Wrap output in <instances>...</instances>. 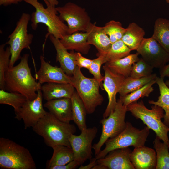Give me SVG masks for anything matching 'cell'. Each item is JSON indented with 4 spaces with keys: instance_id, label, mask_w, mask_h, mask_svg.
I'll list each match as a JSON object with an SVG mask.
<instances>
[{
    "instance_id": "cell-1",
    "label": "cell",
    "mask_w": 169,
    "mask_h": 169,
    "mask_svg": "<svg viewBox=\"0 0 169 169\" xmlns=\"http://www.w3.org/2000/svg\"><path fill=\"white\" fill-rule=\"evenodd\" d=\"M29 54H24L17 65L9 67L5 73V90L19 93L28 100L35 99L42 84L32 75L28 64Z\"/></svg>"
},
{
    "instance_id": "cell-2",
    "label": "cell",
    "mask_w": 169,
    "mask_h": 169,
    "mask_svg": "<svg viewBox=\"0 0 169 169\" xmlns=\"http://www.w3.org/2000/svg\"><path fill=\"white\" fill-rule=\"evenodd\" d=\"M32 128L43 137L45 144L51 147L59 145L71 147L69 138L76 131L74 125L62 122L47 112Z\"/></svg>"
},
{
    "instance_id": "cell-3",
    "label": "cell",
    "mask_w": 169,
    "mask_h": 169,
    "mask_svg": "<svg viewBox=\"0 0 169 169\" xmlns=\"http://www.w3.org/2000/svg\"><path fill=\"white\" fill-rule=\"evenodd\" d=\"M0 167L3 169H35L29 150L8 138H0Z\"/></svg>"
},
{
    "instance_id": "cell-4",
    "label": "cell",
    "mask_w": 169,
    "mask_h": 169,
    "mask_svg": "<svg viewBox=\"0 0 169 169\" xmlns=\"http://www.w3.org/2000/svg\"><path fill=\"white\" fill-rule=\"evenodd\" d=\"M30 4L35 9L31 16V26L33 30L37 29L40 23L44 24L47 27L48 36L51 35L60 39L68 34V27L59 16L55 7L50 5L45 8L38 0H23Z\"/></svg>"
},
{
    "instance_id": "cell-5",
    "label": "cell",
    "mask_w": 169,
    "mask_h": 169,
    "mask_svg": "<svg viewBox=\"0 0 169 169\" xmlns=\"http://www.w3.org/2000/svg\"><path fill=\"white\" fill-rule=\"evenodd\" d=\"M127 107L128 111L136 119L141 120L150 129L153 131L156 136L169 148L168 135L169 127L161 120L165 115L164 111L161 107L153 105L151 106V109H149L144 105L142 100L131 103Z\"/></svg>"
},
{
    "instance_id": "cell-6",
    "label": "cell",
    "mask_w": 169,
    "mask_h": 169,
    "mask_svg": "<svg viewBox=\"0 0 169 169\" xmlns=\"http://www.w3.org/2000/svg\"><path fill=\"white\" fill-rule=\"evenodd\" d=\"M72 84L83 102L87 114L94 113L102 103L104 98L99 92V82L94 78L84 76L78 66L72 76Z\"/></svg>"
},
{
    "instance_id": "cell-7",
    "label": "cell",
    "mask_w": 169,
    "mask_h": 169,
    "mask_svg": "<svg viewBox=\"0 0 169 169\" xmlns=\"http://www.w3.org/2000/svg\"><path fill=\"white\" fill-rule=\"evenodd\" d=\"M150 129L145 126L141 130L134 127L126 122L125 128L116 136L108 139L105 148L95 156L97 159L105 157L110 151L117 149L133 146L134 148L145 145L149 134Z\"/></svg>"
},
{
    "instance_id": "cell-8",
    "label": "cell",
    "mask_w": 169,
    "mask_h": 169,
    "mask_svg": "<svg viewBox=\"0 0 169 169\" xmlns=\"http://www.w3.org/2000/svg\"><path fill=\"white\" fill-rule=\"evenodd\" d=\"M127 111V106L123 104L119 98L114 110L108 117L103 118L100 120V123L102 126L101 134L98 141L92 146L95 156L100 152L108 139L116 136L125 128L126 122L125 119Z\"/></svg>"
},
{
    "instance_id": "cell-9",
    "label": "cell",
    "mask_w": 169,
    "mask_h": 169,
    "mask_svg": "<svg viewBox=\"0 0 169 169\" xmlns=\"http://www.w3.org/2000/svg\"><path fill=\"white\" fill-rule=\"evenodd\" d=\"M31 17L28 13H23L14 29L8 36V40L6 44L9 45L11 53L9 67L14 66L15 62L21 59L22 50L29 48L32 43L33 36L28 33L27 30Z\"/></svg>"
},
{
    "instance_id": "cell-10",
    "label": "cell",
    "mask_w": 169,
    "mask_h": 169,
    "mask_svg": "<svg viewBox=\"0 0 169 169\" xmlns=\"http://www.w3.org/2000/svg\"><path fill=\"white\" fill-rule=\"evenodd\" d=\"M56 8L61 19L67 23L68 34L81 31L86 32L91 23L85 9L74 3L69 2L63 6Z\"/></svg>"
},
{
    "instance_id": "cell-11",
    "label": "cell",
    "mask_w": 169,
    "mask_h": 169,
    "mask_svg": "<svg viewBox=\"0 0 169 169\" xmlns=\"http://www.w3.org/2000/svg\"><path fill=\"white\" fill-rule=\"evenodd\" d=\"M97 132V128L94 126L83 130L79 135L73 134L70 136L69 141L74 160L80 165L92 158V143Z\"/></svg>"
},
{
    "instance_id": "cell-12",
    "label": "cell",
    "mask_w": 169,
    "mask_h": 169,
    "mask_svg": "<svg viewBox=\"0 0 169 169\" xmlns=\"http://www.w3.org/2000/svg\"><path fill=\"white\" fill-rule=\"evenodd\" d=\"M136 51L153 68L160 69L169 61V53L151 37L144 38Z\"/></svg>"
},
{
    "instance_id": "cell-13",
    "label": "cell",
    "mask_w": 169,
    "mask_h": 169,
    "mask_svg": "<svg viewBox=\"0 0 169 169\" xmlns=\"http://www.w3.org/2000/svg\"><path fill=\"white\" fill-rule=\"evenodd\" d=\"M36 98L33 100H27L23 106L15 112V118L23 120L24 129L33 128L46 114L42 103L43 95L40 89L37 92Z\"/></svg>"
},
{
    "instance_id": "cell-14",
    "label": "cell",
    "mask_w": 169,
    "mask_h": 169,
    "mask_svg": "<svg viewBox=\"0 0 169 169\" xmlns=\"http://www.w3.org/2000/svg\"><path fill=\"white\" fill-rule=\"evenodd\" d=\"M105 76L103 86V89L107 92L108 103L103 114V118L108 117L113 111L117 103L116 95L118 93L125 77L115 74L105 65L103 66Z\"/></svg>"
},
{
    "instance_id": "cell-15",
    "label": "cell",
    "mask_w": 169,
    "mask_h": 169,
    "mask_svg": "<svg viewBox=\"0 0 169 169\" xmlns=\"http://www.w3.org/2000/svg\"><path fill=\"white\" fill-rule=\"evenodd\" d=\"M40 66L35 78L41 84L48 83L72 84V77L67 75L60 67L54 66L46 61L44 56L40 57Z\"/></svg>"
},
{
    "instance_id": "cell-16",
    "label": "cell",
    "mask_w": 169,
    "mask_h": 169,
    "mask_svg": "<svg viewBox=\"0 0 169 169\" xmlns=\"http://www.w3.org/2000/svg\"><path fill=\"white\" fill-rule=\"evenodd\" d=\"M131 152L129 147L115 149L104 158L97 159V163L106 169H135L130 158Z\"/></svg>"
},
{
    "instance_id": "cell-17",
    "label": "cell",
    "mask_w": 169,
    "mask_h": 169,
    "mask_svg": "<svg viewBox=\"0 0 169 169\" xmlns=\"http://www.w3.org/2000/svg\"><path fill=\"white\" fill-rule=\"evenodd\" d=\"M49 39L54 45L56 52V61L59 63L60 67L68 76L72 77L77 65L76 64V52H70L62 45L60 40L50 35Z\"/></svg>"
},
{
    "instance_id": "cell-18",
    "label": "cell",
    "mask_w": 169,
    "mask_h": 169,
    "mask_svg": "<svg viewBox=\"0 0 169 169\" xmlns=\"http://www.w3.org/2000/svg\"><path fill=\"white\" fill-rule=\"evenodd\" d=\"M131 162L135 169H155L156 165L155 150L144 146L134 148L130 156Z\"/></svg>"
},
{
    "instance_id": "cell-19",
    "label": "cell",
    "mask_w": 169,
    "mask_h": 169,
    "mask_svg": "<svg viewBox=\"0 0 169 169\" xmlns=\"http://www.w3.org/2000/svg\"><path fill=\"white\" fill-rule=\"evenodd\" d=\"M86 32L88 43L94 46L98 51L97 56H105L110 48L112 43L103 27L98 26L91 23Z\"/></svg>"
},
{
    "instance_id": "cell-20",
    "label": "cell",
    "mask_w": 169,
    "mask_h": 169,
    "mask_svg": "<svg viewBox=\"0 0 169 169\" xmlns=\"http://www.w3.org/2000/svg\"><path fill=\"white\" fill-rule=\"evenodd\" d=\"M44 106L59 120L66 123L72 120V104L71 98H61L48 101Z\"/></svg>"
},
{
    "instance_id": "cell-21",
    "label": "cell",
    "mask_w": 169,
    "mask_h": 169,
    "mask_svg": "<svg viewBox=\"0 0 169 169\" xmlns=\"http://www.w3.org/2000/svg\"><path fill=\"white\" fill-rule=\"evenodd\" d=\"M75 89L69 83H48L42 84L43 98L46 101L61 98H71Z\"/></svg>"
},
{
    "instance_id": "cell-22",
    "label": "cell",
    "mask_w": 169,
    "mask_h": 169,
    "mask_svg": "<svg viewBox=\"0 0 169 169\" xmlns=\"http://www.w3.org/2000/svg\"><path fill=\"white\" fill-rule=\"evenodd\" d=\"M87 34L84 33L75 32L64 35L60 41L67 50L75 51L84 54H87L90 45L87 41Z\"/></svg>"
},
{
    "instance_id": "cell-23",
    "label": "cell",
    "mask_w": 169,
    "mask_h": 169,
    "mask_svg": "<svg viewBox=\"0 0 169 169\" xmlns=\"http://www.w3.org/2000/svg\"><path fill=\"white\" fill-rule=\"evenodd\" d=\"M139 55L137 52L130 54L121 59L107 62L105 65L113 73L126 78L130 76L133 64L140 58Z\"/></svg>"
},
{
    "instance_id": "cell-24",
    "label": "cell",
    "mask_w": 169,
    "mask_h": 169,
    "mask_svg": "<svg viewBox=\"0 0 169 169\" xmlns=\"http://www.w3.org/2000/svg\"><path fill=\"white\" fill-rule=\"evenodd\" d=\"M52 156L47 162L46 168L51 169L54 166L67 164L74 160L73 151L71 147L63 145H57L52 147Z\"/></svg>"
},
{
    "instance_id": "cell-25",
    "label": "cell",
    "mask_w": 169,
    "mask_h": 169,
    "mask_svg": "<svg viewBox=\"0 0 169 169\" xmlns=\"http://www.w3.org/2000/svg\"><path fill=\"white\" fill-rule=\"evenodd\" d=\"M126 28L121 40L132 51L136 50L145 38V32L135 22L129 23Z\"/></svg>"
},
{
    "instance_id": "cell-26",
    "label": "cell",
    "mask_w": 169,
    "mask_h": 169,
    "mask_svg": "<svg viewBox=\"0 0 169 169\" xmlns=\"http://www.w3.org/2000/svg\"><path fill=\"white\" fill-rule=\"evenodd\" d=\"M163 78L157 76L156 83L158 86L160 95L156 101L149 100L150 104L158 105L161 107L164 111L163 123L169 127V87L164 81Z\"/></svg>"
},
{
    "instance_id": "cell-27",
    "label": "cell",
    "mask_w": 169,
    "mask_h": 169,
    "mask_svg": "<svg viewBox=\"0 0 169 169\" xmlns=\"http://www.w3.org/2000/svg\"><path fill=\"white\" fill-rule=\"evenodd\" d=\"M72 104V120L81 131L87 128L86 116L87 113L82 100L75 90L71 98Z\"/></svg>"
},
{
    "instance_id": "cell-28",
    "label": "cell",
    "mask_w": 169,
    "mask_h": 169,
    "mask_svg": "<svg viewBox=\"0 0 169 169\" xmlns=\"http://www.w3.org/2000/svg\"><path fill=\"white\" fill-rule=\"evenodd\" d=\"M151 37L169 53V20L163 18L157 19Z\"/></svg>"
},
{
    "instance_id": "cell-29",
    "label": "cell",
    "mask_w": 169,
    "mask_h": 169,
    "mask_svg": "<svg viewBox=\"0 0 169 169\" xmlns=\"http://www.w3.org/2000/svg\"><path fill=\"white\" fill-rule=\"evenodd\" d=\"M157 77L156 74L154 73L139 78H134L130 76L125 78L118 92L120 96H123L139 89L155 79Z\"/></svg>"
},
{
    "instance_id": "cell-30",
    "label": "cell",
    "mask_w": 169,
    "mask_h": 169,
    "mask_svg": "<svg viewBox=\"0 0 169 169\" xmlns=\"http://www.w3.org/2000/svg\"><path fill=\"white\" fill-rule=\"evenodd\" d=\"M156 136L153 141L157 158L156 169H169V148Z\"/></svg>"
},
{
    "instance_id": "cell-31",
    "label": "cell",
    "mask_w": 169,
    "mask_h": 169,
    "mask_svg": "<svg viewBox=\"0 0 169 169\" xmlns=\"http://www.w3.org/2000/svg\"><path fill=\"white\" fill-rule=\"evenodd\" d=\"M155 83L156 78L139 89L123 96H120V98L123 104L127 106L131 103L137 102L140 98L149 97L154 90L153 85Z\"/></svg>"
},
{
    "instance_id": "cell-32",
    "label": "cell",
    "mask_w": 169,
    "mask_h": 169,
    "mask_svg": "<svg viewBox=\"0 0 169 169\" xmlns=\"http://www.w3.org/2000/svg\"><path fill=\"white\" fill-rule=\"evenodd\" d=\"M27 100L23 95L16 92H7L0 90V104L12 106L14 112L17 111Z\"/></svg>"
},
{
    "instance_id": "cell-33",
    "label": "cell",
    "mask_w": 169,
    "mask_h": 169,
    "mask_svg": "<svg viewBox=\"0 0 169 169\" xmlns=\"http://www.w3.org/2000/svg\"><path fill=\"white\" fill-rule=\"evenodd\" d=\"M131 51L121 39L112 44L105 56L108 62L124 57L130 54Z\"/></svg>"
},
{
    "instance_id": "cell-34",
    "label": "cell",
    "mask_w": 169,
    "mask_h": 169,
    "mask_svg": "<svg viewBox=\"0 0 169 169\" xmlns=\"http://www.w3.org/2000/svg\"><path fill=\"white\" fill-rule=\"evenodd\" d=\"M103 27L112 44L121 39L126 30L120 22L114 20L110 21Z\"/></svg>"
},
{
    "instance_id": "cell-35",
    "label": "cell",
    "mask_w": 169,
    "mask_h": 169,
    "mask_svg": "<svg viewBox=\"0 0 169 169\" xmlns=\"http://www.w3.org/2000/svg\"><path fill=\"white\" fill-rule=\"evenodd\" d=\"M6 44L0 46V88L5 90V73L9 67L11 53L9 47L5 48Z\"/></svg>"
},
{
    "instance_id": "cell-36",
    "label": "cell",
    "mask_w": 169,
    "mask_h": 169,
    "mask_svg": "<svg viewBox=\"0 0 169 169\" xmlns=\"http://www.w3.org/2000/svg\"><path fill=\"white\" fill-rule=\"evenodd\" d=\"M153 69L141 57L133 64L130 76L134 78L146 77L152 74Z\"/></svg>"
},
{
    "instance_id": "cell-37",
    "label": "cell",
    "mask_w": 169,
    "mask_h": 169,
    "mask_svg": "<svg viewBox=\"0 0 169 169\" xmlns=\"http://www.w3.org/2000/svg\"><path fill=\"white\" fill-rule=\"evenodd\" d=\"M107 62L105 56L100 55L96 58L92 59V61L90 67L88 69L89 72L93 76L94 78L99 83L100 87L103 90L102 82L104 80V76L100 73L101 65Z\"/></svg>"
},
{
    "instance_id": "cell-38",
    "label": "cell",
    "mask_w": 169,
    "mask_h": 169,
    "mask_svg": "<svg viewBox=\"0 0 169 169\" xmlns=\"http://www.w3.org/2000/svg\"><path fill=\"white\" fill-rule=\"evenodd\" d=\"M76 64L77 66L81 68H85L87 69L90 67L92 61V59H88L83 56L79 52H76Z\"/></svg>"
},
{
    "instance_id": "cell-39",
    "label": "cell",
    "mask_w": 169,
    "mask_h": 169,
    "mask_svg": "<svg viewBox=\"0 0 169 169\" xmlns=\"http://www.w3.org/2000/svg\"><path fill=\"white\" fill-rule=\"evenodd\" d=\"M80 166L79 164L74 160L65 165L53 166L51 169H75Z\"/></svg>"
},
{
    "instance_id": "cell-40",
    "label": "cell",
    "mask_w": 169,
    "mask_h": 169,
    "mask_svg": "<svg viewBox=\"0 0 169 169\" xmlns=\"http://www.w3.org/2000/svg\"><path fill=\"white\" fill-rule=\"evenodd\" d=\"M23 0H0V5L5 6L12 4H17L19 2L23 1ZM45 3L47 7L51 5L48 0H43Z\"/></svg>"
},
{
    "instance_id": "cell-41",
    "label": "cell",
    "mask_w": 169,
    "mask_h": 169,
    "mask_svg": "<svg viewBox=\"0 0 169 169\" xmlns=\"http://www.w3.org/2000/svg\"><path fill=\"white\" fill-rule=\"evenodd\" d=\"M160 69V77L163 78L165 77L169 78V61L168 64H166Z\"/></svg>"
},
{
    "instance_id": "cell-42",
    "label": "cell",
    "mask_w": 169,
    "mask_h": 169,
    "mask_svg": "<svg viewBox=\"0 0 169 169\" xmlns=\"http://www.w3.org/2000/svg\"><path fill=\"white\" fill-rule=\"evenodd\" d=\"M97 159L95 157L94 158H92L90 160V163L87 165L83 166L81 165L79 169H92L93 167L97 164Z\"/></svg>"
},
{
    "instance_id": "cell-43",
    "label": "cell",
    "mask_w": 169,
    "mask_h": 169,
    "mask_svg": "<svg viewBox=\"0 0 169 169\" xmlns=\"http://www.w3.org/2000/svg\"><path fill=\"white\" fill-rule=\"evenodd\" d=\"M50 4L53 7H55V6L57 5L59 2L58 0H48Z\"/></svg>"
},
{
    "instance_id": "cell-44",
    "label": "cell",
    "mask_w": 169,
    "mask_h": 169,
    "mask_svg": "<svg viewBox=\"0 0 169 169\" xmlns=\"http://www.w3.org/2000/svg\"><path fill=\"white\" fill-rule=\"evenodd\" d=\"M165 83L166 84L168 87H169V80H166Z\"/></svg>"
},
{
    "instance_id": "cell-45",
    "label": "cell",
    "mask_w": 169,
    "mask_h": 169,
    "mask_svg": "<svg viewBox=\"0 0 169 169\" xmlns=\"http://www.w3.org/2000/svg\"><path fill=\"white\" fill-rule=\"evenodd\" d=\"M166 1L167 3H169V0H166Z\"/></svg>"
}]
</instances>
